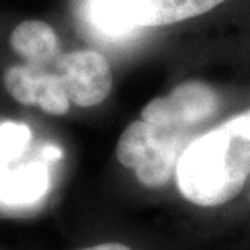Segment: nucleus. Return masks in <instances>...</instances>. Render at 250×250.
<instances>
[{
	"label": "nucleus",
	"mask_w": 250,
	"mask_h": 250,
	"mask_svg": "<svg viewBox=\"0 0 250 250\" xmlns=\"http://www.w3.org/2000/svg\"><path fill=\"white\" fill-rule=\"evenodd\" d=\"M80 250H132V249L121 242H104V244H96V246L84 247Z\"/></svg>",
	"instance_id": "nucleus-10"
},
{
	"label": "nucleus",
	"mask_w": 250,
	"mask_h": 250,
	"mask_svg": "<svg viewBox=\"0 0 250 250\" xmlns=\"http://www.w3.org/2000/svg\"><path fill=\"white\" fill-rule=\"evenodd\" d=\"M62 77L70 103L93 107L106 101L112 89V70L106 57L96 51H73L59 54L52 63Z\"/></svg>",
	"instance_id": "nucleus-5"
},
{
	"label": "nucleus",
	"mask_w": 250,
	"mask_h": 250,
	"mask_svg": "<svg viewBox=\"0 0 250 250\" xmlns=\"http://www.w3.org/2000/svg\"><path fill=\"white\" fill-rule=\"evenodd\" d=\"M42 154H44V158H47V159H59L62 153H61V149H57L56 146H46Z\"/></svg>",
	"instance_id": "nucleus-11"
},
{
	"label": "nucleus",
	"mask_w": 250,
	"mask_h": 250,
	"mask_svg": "<svg viewBox=\"0 0 250 250\" xmlns=\"http://www.w3.org/2000/svg\"><path fill=\"white\" fill-rule=\"evenodd\" d=\"M195 130L135 121L124 130L116 156L124 167L132 169L146 188H163L176 177L177 163L193 138Z\"/></svg>",
	"instance_id": "nucleus-2"
},
{
	"label": "nucleus",
	"mask_w": 250,
	"mask_h": 250,
	"mask_svg": "<svg viewBox=\"0 0 250 250\" xmlns=\"http://www.w3.org/2000/svg\"><path fill=\"white\" fill-rule=\"evenodd\" d=\"M250 177V109L198 135L176 169L179 192L192 205L214 208L239 197Z\"/></svg>",
	"instance_id": "nucleus-1"
},
{
	"label": "nucleus",
	"mask_w": 250,
	"mask_h": 250,
	"mask_svg": "<svg viewBox=\"0 0 250 250\" xmlns=\"http://www.w3.org/2000/svg\"><path fill=\"white\" fill-rule=\"evenodd\" d=\"M51 65V63H49ZM49 65L23 63L12 65L3 75L7 93L24 106H38L51 116H63L70 109L62 77Z\"/></svg>",
	"instance_id": "nucleus-6"
},
{
	"label": "nucleus",
	"mask_w": 250,
	"mask_h": 250,
	"mask_svg": "<svg viewBox=\"0 0 250 250\" xmlns=\"http://www.w3.org/2000/svg\"><path fill=\"white\" fill-rule=\"evenodd\" d=\"M226 0H88L86 18L103 36L122 39L138 28L167 26L200 17Z\"/></svg>",
	"instance_id": "nucleus-3"
},
{
	"label": "nucleus",
	"mask_w": 250,
	"mask_h": 250,
	"mask_svg": "<svg viewBox=\"0 0 250 250\" xmlns=\"http://www.w3.org/2000/svg\"><path fill=\"white\" fill-rule=\"evenodd\" d=\"M31 142V128L21 122L0 124V169L18 159Z\"/></svg>",
	"instance_id": "nucleus-9"
},
{
	"label": "nucleus",
	"mask_w": 250,
	"mask_h": 250,
	"mask_svg": "<svg viewBox=\"0 0 250 250\" xmlns=\"http://www.w3.org/2000/svg\"><path fill=\"white\" fill-rule=\"evenodd\" d=\"M51 187V176L44 163L0 169V202L24 207L39 202Z\"/></svg>",
	"instance_id": "nucleus-7"
},
{
	"label": "nucleus",
	"mask_w": 250,
	"mask_h": 250,
	"mask_svg": "<svg viewBox=\"0 0 250 250\" xmlns=\"http://www.w3.org/2000/svg\"><path fill=\"white\" fill-rule=\"evenodd\" d=\"M221 98L203 82H186L171 93L151 99L142 111V119L149 124L195 130L219 111Z\"/></svg>",
	"instance_id": "nucleus-4"
},
{
	"label": "nucleus",
	"mask_w": 250,
	"mask_h": 250,
	"mask_svg": "<svg viewBox=\"0 0 250 250\" xmlns=\"http://www.w3.org/2000/svg\"><path fill=\"white\" fill-rule=\"evenodd\" d=\"M10 46L29 63L49 65L61 54L59 38L51 24L28 20L20 23L10 34Z\"/></svg>",
	"instance_id": "nucleus-8"
}]
</instances>
